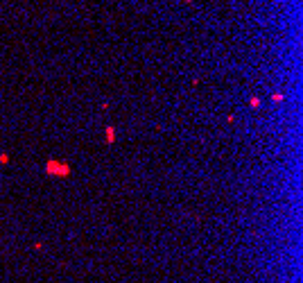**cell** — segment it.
Here are the masks:
<instances>
[{
    "instance_id": "obj_1",
    "label": "cell",
    "mask_w": 303,
    "mask_h": 283,
    "mask_svg": "<svg viewBox=\"0 0 303 283\" xmlns=\"http://www.w3.org/2000/svg\"><path fill=\"white\" fill-rule=\"evenodd\" d=\"M45 170H48L50 175H57V177H66V175H70V165L61 163V161H54V159H50L48 163H45Z\"/></svg>"
},
{
    "instance_id": "obj_2",
    "label": "cell",
    "mask_w": 303,
    "mask_h": 283,
    "mask_svg": "<svg viewBox=\"0 0 303 283\" xmlns=\"http://www.w3.org/2000/svg\"><path fill=\"white\" fill-rule=\"evenodd\" d=\"M113 136H115V129H113V127H109V129H107V143H113Z\"/></svg>"
},
{
    "instance_id": "obj_3",
    "label": "cell",
    "mask_w": 303,
    "mask_h": 283,
    "mask_svg": "<svg viewBox=\"0 0 303 283\" xmlns=\"http://www.w3.org/2000/svg\"><path fill=\"white\" fill-rule=\"evenodd\" d=\"M183 2H192V0H183Z\"/></svg>"
}]
</instances>
